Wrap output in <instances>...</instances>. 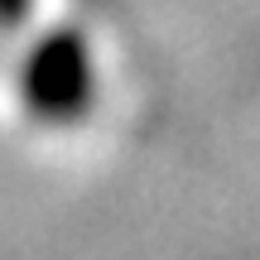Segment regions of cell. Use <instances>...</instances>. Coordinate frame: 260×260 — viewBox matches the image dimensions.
Instances as JSON below:
<instances>
[{"label": "cell", "instance_id": "obj_1", "mask_svg": "<svg viewBox=\"0 0 260 260\" xmlns=\"http://www.w3.org/2000/svg\"><path fill=\"white\" fill-rule=\"evenodd\" d=\"M24 92L39 116L48 121H73L92 106V63L77 34H53L34 48L24 73Z\"/></svg>", "mask_w": 260, "mask_h": 260}, {"label": "cell", "instance_id": "obj_2", "mask_svg": "<svg viewBox=\"0 0 260 260\" xmlns=\"http://www.w3.org/2000/svg\"><path fill=\"white\" fill-rule=\"evenodd\" d=\"M29 15V0H0V19L5 24H15V19H24Z\"/></svg>", "mask_w": 260, "mask_h": 260}]
</instances>
